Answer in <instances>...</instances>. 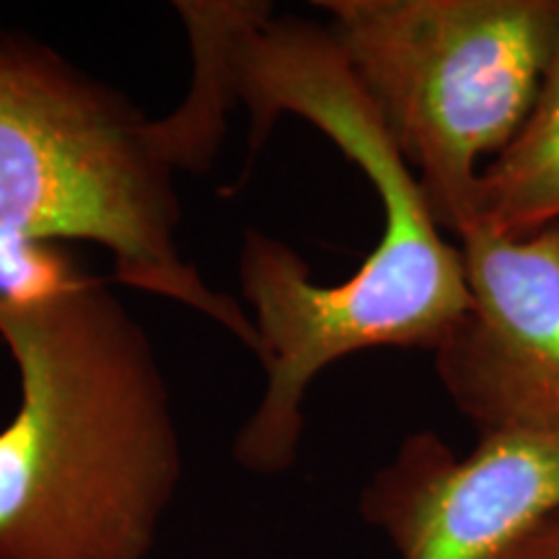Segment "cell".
Instances as JSON below:
<instances>
[{
	"instance_id": "obj_2",
	"label": "cell",
	"mask_w": 559,
	"mask_h": 559,
	"mask_svg": "<svg viewBox=\"0 0 559 559\" xmlns=\"http://www.w3.org/2000/svg\"><path fill=\"white\" fill-rule=\"evenodd\" d=\"M21 404L0 430V559H145L179 481L148 334L102 280L0 304Z\"/></svg>"
},
{
	"instance_id": "obj_1",
	"label": "cell",
	"mask_w": 559,
	"mask_h": 559,
	"mask_svg": "<svg viewBox=\"0 0 559 559\" xmlns=\"http://www.w3.org/2000/svg\"><path fill=\"white\" fill-rule=\"evenodd\" d=\"M234 86L251 109L254 143L277 115H298L366 174L383 230L347 280L313 283L309 264L272 236L249 230L239 257L243 298L267 370V391L234 453L249 472L275 474L296 459L306 391L345 355L376 347L436 349L469 313L459 243L443 236L409 164L349 70L332 32L311 21L264 19L234 50Z\"/></svg>"
},
{
	"instance_id": "obj_4",
	"label": "cell",
	"mask_w": 559,
	"mask_h": 559,
	"mask_svg": "<svg viewBox=\"0 0 559 559\" xmlns=\"http://www.w3.org/2000/svg\"><path fill=\"white\" fill-rule=\"evenodd\" d=\"M332 37L459 236L481 171L526 122L559 34V0H324Z\"/></svg>"
},
{
	"instance_id": "obj_7",
	"label": "cell",
	"mask_w": 559,
	"mask_h": 559,
	"mask_svg": "<svg viewBox=\"0 0 559 559\" xmlns=\"http://www.w3.org/2000/svg\"><path fill=\"white\" fill-rule=\"evenodd\" d=\"M472 226L508 239L559 226V34L526 122L481 171Z\"/></svg>"
},
{
	"instance_id": "obj_6",
	"label": "cell",
	"mask_w": 559,
	"mask_h": 559,
	"mask_svg": "<svg viewBox=\"0 0 559 559\" xmlns=\"http://www.w3.org/2000/svg\"><path fill=\"white\" fill-rule=\"evenodd\" d=\"M559 510V436L479 432L469 456L425 430L402 443L360 500L402 559H495Z\"/></svg>"
},
{
	"instance_id": "obj_8",
	"label": "cell",
	"mask_w": 559,
	"mask_h": 559,
	"mask_svg": "<svg viewBox=\"0 0 559 559\" xmlns=\"http://www.w3.org/2000/svg\"><path fill=\"white\" fill-rule=\"evenodd\" d=\"M79 267L50 241L0 234V304L37 306L68 290Z\"/></svg>"
},
{
	"instance_id": "obj_3",
	"label": "cell",
	"mask_w": 559,
	"mask_h": 559,
	"mask_svg": "<svg viewBox=\"0 0 559 559\" xmlns=\"http://www.w3.org/2000/svg\"><path fill=\"white\" fill-rule=\"evenodd\" d=\"M213 156L185 111L145 120L37 41L0 32V234L96 241L117 275L260 347L254 321L179 257L177 166Z\"/></svg>"
},
{
	"instance_id": "obj_9",
	"label": "cell",
	"mask_w": 559,
	"mask_h": 559,
	"mask_svg": "<svg viewBox=\"0 0 559 559\" xmlns=\"http://www.w3.org/2000/svg\"><path fill=\"white\" fill-rule=\"evenodd\" d=\"M495 559H559V510L544 515Z\"/></svg>"
},
{
	"instance_id": "obj_5",
	"label": "cell",
	"mask_w": 559,
	"mask_h": 559,
	"mask_svg": "<svg viewBox=\"0 0 559 559\" xmlns=\"http://www.w3.org/2000/svg\"><path fill=\"white\" fill-rule=\"evenodd\" d=\"M472 306L436 370L479 432L559 436V226L508 239L472 226L456 236Z\"/></svg>"
}]
</instances>
